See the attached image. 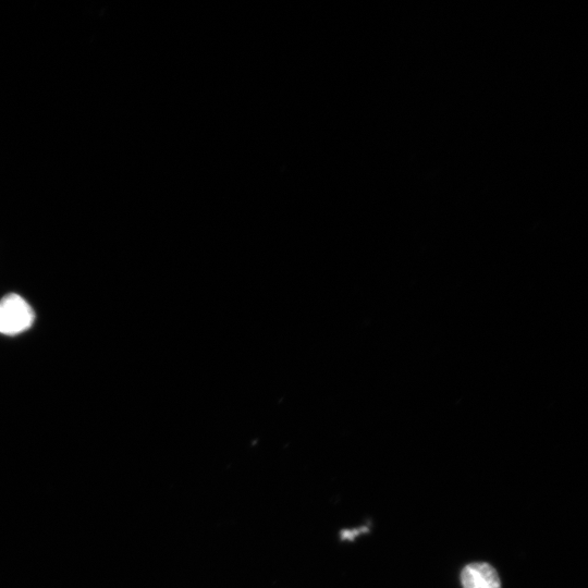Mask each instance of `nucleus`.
Returning a JSON list of instances; mask_svg holds the SVG:
<instances>
[{
  "mask_svg": "<svg viewBox=\"0 0 588 588\" xmlns=\"http://www.w3.org/2000/svg\"><path fill=\"white\" fill-rule=\"evenodd\" d=\"M460 578L463 588H502L497 569L486 562L465 565Z\"/></svg>",
  "mask_w": 588,
  "mask_h": 588,
  "instance_id": "f03ea898",
  "label": "nucleus"
},
{
  "mask_svg": "<svg viewBox=\"0 0 588 588\" xmlns=\"http://www.w3.org/2000/svg\"><path fill=\"white\" fill-rule=\"evenodd\" d=\"M32 306L20 295L11 293L0 299V333L15 335L34 322Z\"/></svg>",
  "mask_w": 588,
  "mask_h": 588,
  "instance_id": "f257e3e1",
  "label": "nucleus"
}]
</instances>
